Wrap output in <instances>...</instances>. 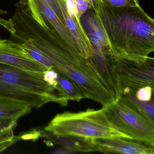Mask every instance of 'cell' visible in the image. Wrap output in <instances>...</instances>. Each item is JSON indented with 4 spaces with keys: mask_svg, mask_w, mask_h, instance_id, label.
Returning a JSON list of instances; mask_svg holds the SVG:
<instances>
[{
    "mask_svg": "<svg viewBox=\"0 0 154 154\" xmlns=\"http://www.w3.org/2000/svg\"><path fill=\"white\" fill-rule=\"evenodd\" d=\"M154 89L150 86H145L140 88L136 91L135 96L137 100L144 101H148L152 99Z\"/></svg>",
    "mask_w": 154,
    "mask_h": 154,
    "instance_id": "cell-18",
    "label": "cell"
},
{
    "mask_svg": "<svg viewBox=\"0 0 154 154\" xmlns=\"http://www.w3.org/2000/svg\"><path fill=\"white\" fill-rule=\"evenodd\" d=\"M17 125L15 120L0 119V153L9 147V141L16 138L14 131Z\"/></svg>",
    "mask_w": 154,
    "mask_h": 154,
    "instance_id": "cell-15",
    "label": "cell"
},
{
    "mask_svg": "<svg viewBox=\"0 0 154 154\" xmlns=\"http://www.w3.org/2000/svg\"><path fill=\"white\" fill-rule=\"evenodd\" d=\"M55 69L57 73V82L65 92L68 100L81 101L84 97L81 90L77 85L71 78Z\"/></svg>",
    "mask_w": 154,
    "mask_h": 154,
    "instance_id": "cell-14",
    "label": "cell"
},
{
    "mask_svg": "<svg viewBox=\"0 0 154 154\" xmlns=\"http://www.w3.org/2000/svg\"><path fill=\"white\" fill-rule=\"evenodd\" d=\"M32 109L26 103L0 95V119L18 120Z\"/></svg>",
    "mask_w": 154,
    "mask_h": 154,
    "instance_id": "cell-12",
    "label": "cell"
},
{
    "mask_svg": "<svg viewBox=\"0 0 154 154\" xmlns=\"http://www.w3.org/2000/svg\"><path fill=\"white\" fill-rule=\"evenodd\" d=\"M45 130L58 136H75L90 139L120 137L132 139L120 131L107 118L103 107L78 112H65L57 114Z\"/></svg>",
    "mask_w": 154,
    "mask_h": 154,
    "instance_id": "cell-3",
    "label": "cell"
},
{
    "mask_svg": "<svg viewBox=\"0 0 154 154\" xmlns=\"http://www.w3.org/2000/svg\"><path fill=\"white\" fill-rule=\"evenodd\" d=\"M80 20L93 48L91 60L94 67L99 74H108L112 71L113 54L93 8L91 7Z\"/></svg>",
    "mask_w": 154,
    "mask_h": 154,
    "instance_id": "cell-6",
    "label": "cell"
},
{
    "mask_svg": "<svg viewBox=\"0 0 154 154\" xmlns=\"http://www.w3.org/2000/svg\"><path fill=\"white\" fill-rule=\"evenodd\" d=\"M7 14H8V11H7L0 9V21L4 19L3 16Z\"/></svg>",
    "mask_w": 154,
    "mask_h": 154,
    "instance_id": "cell-22",
    "label": "cell"
},
{
    "mask_svg": "<svg viewBox=\"0 0 154 154\" xmlns=\"http://www.w3.org/2000/svg\"><path fill=\"white\" fill-rule=\"evenodd\" d=\"M93 9L115 56L137 59L154 52V20L140 5L113 8L97 0Z\"/></svg>",
    "mask_w": 154,
    "mask_h": 154,
    "instance_id": "cell-1",
    "label": "cell"
},
{
    "mask_svg": "<svg viewBox=\"0 0 154 154\" xmlns=\"http://www.w3.org/2000/svg\"><path fill=\"white\" fill-rule=\"evenodd\" d=\"M75 2L77 14L80 18L85 14L91 7L87 0H75Z\"/></svg>",
    "mask_w": 154,
    "mask_h": 154,
    "instance_id": "cell-20",
    "label": "cell"
},
{
    "mask_svg": "<svg viewBox=\"0 0 154 154\" xmlns=\"http://www.w3.org/2000/svg\"><path fill=\"white\" fill-rule=\"evenodd\" d=\"M22 48L27 52L30 56L48 70L54 68L53 63L40 50L35 47L29 40H26L20 44Z\"/></svg>",
    "mask_w": 154,
    "mask_h": 154,
    "instance_id": "cell-16",
    "label": "cell"
},
{
    "mask_svg": "<svg viewBox=\"0 0 154 154\" xmlns=\"http://www.w3.org/2000/svg\"><path fill=\"white\" fill-rule=\"evenodd\" d=\"M104 5L113 8L137 7L139 6V0H100Z\"/></svg>",
    "mask_w": 154,
    "mask_h": 154,
    "instance_id": "cell-17",
    "label": "cell"
},
{
    "mask_svg": "<svg viewBox=\"0 0 154 154\" xmlns=\"http://www.w3.org/2000/svg\"><path fill=\"white\" fill-rule=\"evenodd\" d=\"M97 151L105 153L154 154V147L134 140L125 138L94 139Z\"/></svg>",
    "mask_w": 154,
    "mask_h": 154,
    "instance_id": "cell-10",
    "label": "cell"
},
{
    "mask_svg": "<svg viewBox=\"0 0 154 154\" xmlns=\"http://www.w3.org/2000/svg\"><path fill=\"white\" fill-rule=\"evenodd\" d=\"M41 137L51 140L53 142L63 146L74 153L97 151L94 139L75 136H58L52 133L41 131Z\"/></svg>",
    "mask_w": 154,
    "mask_h": 154,
    "instance_id": "cell-11",
    "label": "cell"
},
{
    "mask_svg": "<svg viewBox=\"0 0 154 154\" xmlns=\"http://www.w3.org/2000/svg\"><path fill=\"white\" fill-rule=\"evenodd\" d=\"M53 10L64 25H66L63 12L61 10L58 0H43Z\"/></svg>",
    "mask_w": 154,
    "mask_h": 154,
    "instance_id": "cell-19",
    "label": "cell"
},
{
    "mask_svg": "<svg viewBox=\"0 0 154 154\" xmlns=\"http://www.w3.org/2000/svg\"><path fill=\"white\" fill-rule=\"evenodd\" d=\"M87 1L89 2L90 5H91V7L93 8L94 9L97 0H87Z\"/></svg>",
    "mask_w": 154,
    "mask_h": 154,
    "instance_id": "cell-23",
    "label": "cell"
},
{
    "mask_svg": "<svg viewBox=\"0 0 154 154\" xmlns=\"http://www.w3.org/2000/svg\"><path fill=\"white\" fill-rule=\"evenodd\" d=\"M135 94L132 92L122 93L120 98L140 114L154 123V100L152 99L148 101L139 100L136 98Z\"/></svg>",
    "mask_w": 154,
    "mask_h": 154,
    "instance_id": "cell-13",
    "label": "cell"
},
{
    "mask_svg": "<svg viewBox=\"0 0 154 154\" xmlns=\"http://www.w3.org/2000/svg\"><path fill=\"white\" fill-rule=\"evenodd\" d=\"M43 74L0 63V95L35 109L51 102L66 106L68 99L44 80Z\"/></svg>",
    "mask_w": 154,
    "mask_h": 154,
    "instance_id": "cell-2",
    "label": "cell"
},
{
    "mask_svg": "<svg viewBox=\"0 0 154 154\" xmlns=\"http://www.w3.org/2000/svg\"><path fill=\"white\" fill-rule=\"evenodd\" d=\"M110 121L134 140L154 147V123L140 114L121 98L103 107Z\"/></svg>",
    "mask_w": 154,
    "mask_h": 154,
    "instance_id": "cell-4",
    "label": "cell"
},
{
    "mask_svg": "<svg viewBox=\"0 0 154 154\" xmlns=\"http://www.w3.org/2000/svg\"><path fill=\"white\" fill-rule=\"evenodd\" d=\"M66 26L76 41L81 54L90 59L93 55V48L77 14L75 0H58Z\"/></svg>",
    "mask_w": 154,
    "mask_h": 154,
    "instance_id": "cell-9",
    "label": "cell"
},
{
    "mask_svg": "<svg viewBox=\"0 0 154 154\" xmlns=\"http://www.w3.org/2000/svg\"><path fill=\"white\" fill-rule=\"evenodd\" d=\"M114 69L121 95L125 93H136L140 88L145 86L154 89L153 57L131 59L115 56Z\"/></svg>",
    "mask_w": 154,
    "mask_h": 154,
    "instance_id": "cell-5",
    "label": "cell"
},
{
    "mask_svg": "<svg viewBox=\"0 0 154 154\" xmlns=\"http://www.w3.org/2000/svg\"><path fill=\"white\" fill-rule=\"evenodd\" d=\"M27 5L32 17L38 23L43 27L45 24L52 26L70 48L80 53L76 41L66 26L46 2L43 0H27Z\"/></svg>",
    "mask_w": 154,
    "mask_h": 154,
    "instance_id": "cell-7",
    "label": "cell"
},
{
    "mask_svg": "<svg viewBox=\"0 0 154 154\" xmlns=\"http://www.w3.org/2000/svg\"><path fill=\"white\" fill-rule=\"evenodd\" d=\"M0 63L29 72L43 73L47 69L34 60L21 45L0 38Z\"/></svg>",
    "mask_w": 154,
    "mask_h": 154,
    "instance_id": "cell-8",
    "label": "cell"
},
{
    "mask_svg": "<svg viewBox=\"0 0 154 154\" xmlns=\"http://www.w3.org/2000/svg\"><path fill=\"white\" fill-rule=\"evenodd\" d=\"M52 153H53V154H73V153H74V152L64 148V149H57V150H55Z\"/></svg>",
    "mask_w": 154,
    "mask_h": 154,
    "instance_id": "cell-21",
    "label": "cell"
}]
</instances>
